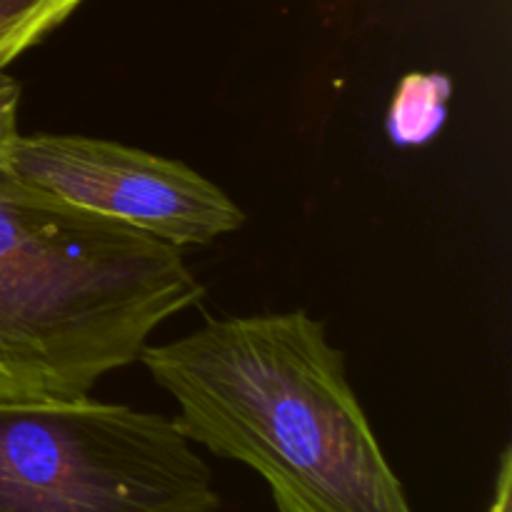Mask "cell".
I'll use <instances>...</instances> for the list:
<instances>
[{
	"label": "cell",
	"instance_id": "5b68a950",
	"mask_svg": "<svg viewBox=\"0 0 512 512\" xmlns=\"http://www.w3.org/2000/svg\"><path fill=\"white\" fill-rule=\"evenodd\" d=\"M83 0H0V70L48 38Z\"/></svg>",
	"mask_w": 512,
	"mask_h": 512
},
{
	"label": "cell",
	"instance_id": "7a4b0ae2",
	"mask_svg": "<svg viewBox=\"0 0 512 512\" xmlns=\"http://www.w3.org/2000/svg\"><path fill=\"white\" fill-rule=\"evenodd\" d=\"M203 295L180 248L0 168V400L85 398Z\"/></svg>",
	"mask_w": 512,
	"mask_h": 512
},
{
	"label": "cell",
	"instance_id": "277c9868",
	"mask_svg": "<svg viewBox=\"0 0 512 512\" xmlns=\"http://www.w3.org/2000/svg\"><path fill=\"white\" fill-rule=\"evenodd\" d=\"M0 168L175 248L208 245L238 233L248 220L243 208L198 170L115 140L18 135Z\"/></svg>",
	"mask_w": 512,
	"mask_h": 512
},
{
	"label": "cell",
	"instance_id": "6da1fadb",
	"mask_svg": "<svg viewBox=\"0 0 512 512\" xmlns=\"http://www.w3.org/2000/svg\"><path fill=\"white\" fill-rule=\"evenodd\" d=\"M140 363L190 443L255 470L280 512H413L343 350L305 310L208 320Z\"/></svg>",
	"mask_w": 512,
	"mask_h": 512
},
{
	"label": "cell",
	"instance_id": "8992f818",
	"mask_svg": "<svg viewBox=\"0 0 512 512\" xmlns=\"http://www.w3.org/2000/svg\"><path fill=\"white\" fill-rule=\"evenodd\" d=\"M438 80L440 78H423V75L405 80L403 88L408 90V95L418 105H415V115H410L405 123L390 130L395 140H400V143H420V140H425L430 133L438 130L445 115V98H448V90L435 93Z\"/></svg>",
	"mask_w": 512,
	"mask_h": 512
},
{
	"label": "cell",
	"instance_id": "ba28073f",
	"mask_svg": "<svg viewBox=\"0 0 512 512\" xmlns=\"http://www.w3.org/2000/svg\"><path fill=\"white\" fill-rule=\"evenodd\" d=\"M488 512H512V450L505 448L500 455L498 478H495L493 503Z\"/></svg>",
	"mask_w": 512,
	"mask_h": 512
},
{
	"label": "cell",
	"instance_id": "3957f363",
	"mask_svg": "<svg viewBox=\"0 0 512 512\" xmlns=\"http://www.w3.org/2000/svg\"><path fill=\"white\" fill-rule=\"evenodd\" d=\"M175 418L73 400H0V512H218Z\"/></svg>",
	"mask_w": 512,
	"mask_h": 512
},
{
	"label": "cell",
	"instance_id": "52a82bcc",
	"mask_svg": "<svg viewBox=\"0 0 512 512\" xmlns=\"http://www.w3.org/2000/svg\"><path fill=\"white\" fill-rule=\"evenodd\" d=\"M18 108H20V83L0 70V163L10 153L18 140Z\"/></svg>",
	"mask_w": 512,
	"mask_h": 512
}]
</instances>
